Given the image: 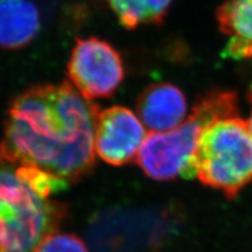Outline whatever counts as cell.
<instances>
[{"label":"cell","instance_id":"cell-1","mask_svg":"<svg viewBox=\"0 0 252 252\" xmlns=\"http://www.w3.org/2000/svg\"><path fill=\"white\" fill-rule=\"evenodd\" d=\"M100 109L69 81L32 86L10 105L0 155L68 186L92 172Z\"/></svg>","mask_w":252,"mask_h":252},{"label":"cell","instance_id":"cell-5","mask_svg":"<svg viewBox=\"0 0 252 252\" xmlns=\"http://www.w3.org/2000/svg\"><path fill=\"white\" fill-rule=\"evenodd\" d=\"M69 82L89 100L112 97L124 78L120 53L97 37L77 39L67 62Z\"/></svg>","mask_w":252,"mask_h":252},{"label":"cell","instance_id":"cell-3","mask_svg":"<svg viewBox=\"0 0 252 252\" xmlns=\"http://www.w3.org/2000/svg\"><path fill=\"white\" fill-rule=\"evenodd\" d=\"M234 199L252 183V133L239 114L216 118L204 126L182 175Z\"/></svg>","mask_w":252,"mask_h":252},{"label":"cell","instance_id":"cell-4","mask_svg":"<svg viewBox=\"0 0 252 252\" xmlns=\"http://www.w3.org/2000/svg\"><path fill=\"white\" fill-rule=\"evenodd\" d=\"M238 97L233 92L216 91L207 94L178 127L146 136L136 159L140 168L147 177L157 181L182 177L204 126L218 117L238 113Z\"/></svg>","mask_w":252,"mask_h":252},{"label":"cell","instance_id":"cell-9","mask_svg":"<svg viewBox=\"0 0 252 252\" xmlns=\"http://www.w3.org/2000/svg\"><path fill=\"white\" fill-rule=\"evenodd\" d=\"M216 17L220 31L228 37L225 56L252 58V0H228L220 5Z\"/></svg>","mask_w":252,"mask_h":252},{"label":"cell","instance_id":"cell-10","mask_svg":"<svg viewBox=\"0 0 252 252\" xmlns=\"http://www.w3.org/2000/svg\"><path fill=\"white\" fill-rule=\"evenodd\" d=\"M172 0H108L120 25L133 30L143 25H160Z\"/></svg>","mask_w":252,"mask_h":252},{"label":"cell","instance_id":"cell-7","mask_svg":"<svg viewBox=\"0 0 252 252\" xmlns=\"http://www.w3.org/2000/svg\"><path fill=\"white\" fill-rule=\"evenodd\" d=\"M137 114L152 132L168 131L187 119V100L178 86L167 82L154 83L139 96Z\"/></svg>","mask_w":252,"mask_h":252},{"label":"cell","instance_id":"cell-2","mask_svg":"<svg viewBox=\"0 0 252 252\" xmlns=\"http://www.w3.org/2000/svg\"><path fill=\"white\" fill-rule=\"evenodd\" d=\"M67 187L40 169L0 155V252H34L58 231L67 208L52 196Z\"/></svg>","mask_w":252,"mask_h":252},{"label":"cell","instance_id":"cell-11","mask_svg":"<svg viewBox=\"0 0 252 252\" xmlns=\"http://www.w3.org/2000/svg\"><path fill=\"white\" fill-rule=\"evenodd\" d=\"M34 252H90V250L77 235L56 231L47 235Z\"/></svg>","mask_w":252,"mask_h":252},{"label":"cell","instance_id":"cell-8","mask_svg":"<svg viewBox=\"0 0 252 252\" xmlns=\"http://www.w3.org/2000/svg\"><path fill=\"white\" fill-rule=\"evenodd\" d=\"M40 14L31 0H0V47L19 50L40 31Z\"/></svg>","mask_w":252,"mask_h":252},{"label":"cell","instance_id":"cell-6","mask_svg":"<svg viewBox=\"0 0 252 252\" xmlns=\"http://www.w3.org/2000/svg\"><path fill=\"white\" fill-rule=\"evenodd\" d=\"M146 139V127L127 107L115 105L99 113L94 152L102 161L122 166L137 159Z\"/></svg>","mask_w":252,"mask_h":252},{"label":"cell","instance_id":"cell-12","mask_svg":"<svg viewBox=\"0 0 252 252\" xmlns=\"http://www.w3.org/2000/svg\"><path fill=\"white\" fill-rule=\"evenodd\" d=\"M247 123H248V126H249V129H250V131H251V133H252V109H251L249 119L247 120Z\"/></svg>","mask_w":252,"mask_h":252}]
</instances>
